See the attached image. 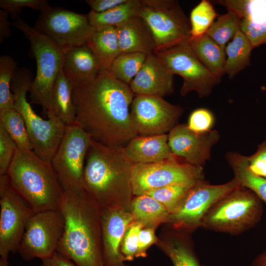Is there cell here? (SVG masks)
<instances>
[{
  "mask_svg": "<svg viewBox=\"0 0 266 266\" xmlns=\"http://www.w3.org/2000/svg\"><path fill=\"white\" fill-rule=\"evenodd\" d=\"M135 96L110 72H101L92 82L72 88L76 123L94 140L124 147L138 135L130 118Z\"/></svg>",
  "mask_w": 266,
  "mask_h": 266,
  "instance_id": "cell-1",
  "label": "cell"
},
{
  "mask_svg": "<svg viewBox=\"0 0 266 266\" xmlns=\"http://www.w3.org/2000/svg\"><path fill=\"white\" fill-rule=\"evenodd\" d=\"M96 208L95 200L85 191L80 194L64 191L59 210L65 227L57 252L77 266H104Z\"/></svg>",
  "mask_w": 266,
  "mask_h": 266,
  "instance_id": "cell-2",
  "label": "cell"
},
{
  "mask_svg": "<svg viewBox=\"0 0 266 266\" xmlns=\"http://www.w3.org/2000/svg\"><path fill=\"white\" fill-rule=\"evenodd\" d=\"M6 174L35 213L59 210L64 190L51 163L33 150L17 148Z\"/></svg>",
  "mask_w": 266,
  "mask_h": 266,
  "instance_id": "cell-3",
  "label": "cell"
},
{
  "mask_svg": "<svg viewBox=\"0 0 266 266\" xmlns=\"http://www.w3.org/2000/svg\"><path fill=\"white\" fill-rule=\"evenodd\" d=\"M133 165L123 147L105 145L92 139L84 170L85 191L101 202H107L123 189L132 191Z\"/></svg>",
  "mask_w": 266,
  "mask_h": 266,
  "instance_id": "cell-4",
  "label": "cell"
},
{
  "mask_svg": "<svg viewBox=\"0 0 266 266\" xmlns=\"http://www.w3.org/2000/svg\"><path fill=\"white\" fill-rule=\"evenodd\" d=\"M33 81L29 69L17 68L11 84L14 107L24 120L33 151L42 160L51 163L66 125L53 113L48 114L47 119H44L34 111L27 97Z\"/></svg>",
  "mask_w": 266,
  "mask_h": 266,
  "instance_id": "cell-5",
  "label": "cell"
},
{
  "mask_svg": "<svg viewBox=\"0 0 266 266\" xmlns=\"http://www.w3.org/2000/svg\"><path fill=\"white\" fill-rule=\"evenodd\" d=\"M262 200L250 190L239 186L217 201L204 216L201 227L237 234L255 226L263 214Z\"/></svg>",
  "mask_w": 266,
  "mask_h": 266,
  "instance_id": "cell-6",
  "label": "cell"
},
{
  "mask_svg": "<svg viewBox=\"0 0 266 266\" xmlns=\"http://www.w3.org/2000/svg\"><path fill=\"white\" fill-rule=\"evenodd\" d=\"M11 24L29 40L32 53L36 60V75L29 91L32 102L40 105L47 114L52 113V91L62 67L65 51L19 17Z\"/></svg>",
  "mask_w": 266,
  "mask_h": 266,
  "instance_id": "cell-7",
  "label": "cell"
},
{
  "mask_svg": "<svg viewBox=\"0 0 266 266\" xmlns=\"http://www.w3.org/2000/svg\"><path fill=\"white\" fill-rule=\"evenodd\" d=\"M140 1L139 16L145 22L153 35L155 52L167 49L190 38V20L177 0Z\"/></svg>",
  "mask_w": 266,
  "mask_h": 266,
  "instance_id": "cell-8",
  "label": "cell"
},
{
  "mask_svg": "<svg viewBox=\"0 0 266 266\" xmlns=\"http://www.w3.org/2000/svg\"><path fill=\"white\" fill-rule=\"evenodd\" d=\"M92 138L77 123L66 125L51 164L65 192H84V170Z\"/></svg>",
  "mask_w": 266,
  "mask_h": 266,
  "instance_id": "cell-9",
  "label": "cell"
},
{
  "mask_svg": "<svg viewBox=\"0 0 266 266\" xmlns=\"http://www.w3.org/2000/svg\"><path fill=\"white\" fill-rule=\"evenodd\" d=\"M189 38L154 53L173 75L182 77L181 96L184 97L195 91L202 98L212 92L221 79L212 74L199 61L190 46Z\"/></svg>",
  "mask_w": 266,
  "mask_h": 266,
  "instance_id": "cell-10",
  "label": "cell"
},
{
  "mask_svg": "<svg viewBox=\"0 0 266 266\" xmlns=\"http://www.w3.org/2000/svg\"><path fill=\"white\" fill-rule=\"evenodd\" d=\"M0 258L17 252L27 223L35 213L15 190L7 175H0Z\"/></svg>",
  "mask_w": 266,
  "mask_h": 266,
  "instance_id": "cell-11",
  "label": "cell"
},
{
  "mask_svg": "<svg viewBox=\"0 0 266 266\" xmlns=\"http://www.w3.org/2000/svg\"><path fill=\"white\" fill-rule=\"evenodd\" d=\"M34 29L65 51L86 45L95 30L87 14L60 7H50L40 12Z\"/></svg>",
  "mask_w": 266,
  "mask_h": 266,
  "instance_id": "cell-12",
  "label": "cell"
},
{
  "mask_svg": "<svg viewBox=\"0 0 266 266\" xmlns=\"http://www.w3.org/2000/svg\"><path fill=\"white\" fill-rule=\"evenodd\" d=\"M178 160L154 164H133L130 175L132 193L138 196L167 185H194L204 179L202 167Z\"/></svg>",
  "mask_w": 266,
  "mask_h": 266,
  "instance_id": "cell-13",
  "label": "cell"
},
{
  "mask_svg": "<svg viewBox=\"0 0 266 266\" xmlns=\"http://www.w3.org/2000/svg\"><path fill=\"white\" fill-rule=\"evenodd\" d=\"M64 227L59 210L35 213L27 224L17 252L26 261L51 257L57 252Z\"/></svg>",
  "mask_w": 266,
  "mask_h": 266,
  "instance_id": "cell-14",
  "label": "cell"
},
{
  "mask_svg": "<svg viewBox=\"0 0 266 266\" xmlns=\"http://www.w3.org/2000/svg\"><path fill=\"white\" fill-rule=\"evenodd\" d=\"M183 112L179 105L173 104L163 97L135 95L130 108V118L138 135L167 134L175 126Z\"/></svg>",
  "mask_w": 266,
  "mask_h": 266,
  "instance_id": "cell-15",
  "label": "cell"
},
{
  "mask_svg": "<svg viewBox=\"0 0 266 266\" xmlns=\"http://www.w3.org/2000/svg\"><path fill=\"white\" fill-rule=\"evenodd\" d=\"M240 186L233 178L220 185H211L204 179L198 181L190 189L180 206L168 218L178 227L193 229L201 227L209 208L220 199Z\"/></svg>",
  "mask_w": 266,
  "mask_h": 266,
  "instance_id": "cell-16",
  "label": "cell"
},
{
  "mask_svg": "<svg viewBox=\"0 0 266 266\" xmlns=\"http://www.w3.org/2000/svg\"><path fill=\"white\" fill-rule=\"evenodd\" d=\"M167 134L169 147L175 156L200 167L210 159L212 148L220 137L216 130L197 133L184 124H177Z\"/></svg>",
  "mask_w": 266,
  "mask_h": 266,
  "instance_id": "cell-17",
  "label": "cell"
},
{
  "mask_svg": "<svg viewBox=\"0 0 266 266\" xmlns=\"http://www.w3.org/2000/svg\"><path fill=\"white\" fill-rule=\"evenodd\" d=\"M173 76L153 53L147 55L142 66L129 86L135 95L163 98L174 92Z\"/></svg>",
  "mask_w": 266,
  "mask_h": 266,
  "instance_id": "cell-18",
  "label": "cell"
},
{
  "mask_svg": "<svg viewBox=\"0 0 266 266\" xmlns=\"http://www.w3.org/2000/svg\"><path fill=\"white\" fill-rule=\"evenodd\" d=\"M101 226L104 266H123L119 248L125 233L133 219L132 214L118 209L103 212Z\"/></svg>",
  "mask_w": 266,
  "mask_h": 266,
  "instance_id": "cell-19",
  "label": "cell"
},
{
  "mask_svg": "<svg viewBox=\"0 0 266 266\" xmlns=\"http://www.w3.org/2000/svg\"><path fill=\"white\" fill-rule=\"evenodd\" d=\"M126 157L133 164H154L178 159L168 143V134L137 135L123 147Z\"/></svg>",
  "mask_w": 266,
  "mask_h": 266,
  "instance_id": "cell-20",
  "label": "cell"
},
{
  "mask_svg": "<svg viewBox=\"0 0 266 266\" xmlns=\"http://www.w3.org/2000/svg\"><path fill=\"white\" fill-rule=\"evenodd\" d=\"M62 69L72 88L92 82L101 73L95 56L86 45L65 51Z\"/></svg>",
  "mask_w": 266,
  "mask_h": 266,
  "instance_id": "cell-21",
  "label": "cell"
},
{
  "mask_svg": "<svg viewBox=\"0 0 266 266\" xmlns=\"http://www.w3.org/2000/svg\"><path fill=\"white\" fill-rule=\"evenodd\" d=\"M116 28L121 54L138 52L148 55L155 52L153 35L140 16L129 20Z\"/></svg>",
  "mask_w": 266,
  "mask_h": 266,
  "instance_id": "cell-22",
  "label": "cell"
},
{
  "mask_svg": "<svg viewBox=\"0 0 266 266\" xmlns=\"http://www.w3.org/2000/svg\"><path fill=\"white\" fill-rule=\"evenodd\" d=\"M86 45L95 56L100 72H110L113 62L121 54L116 27L95 29Z\"/></svg>",
  "mask_w": 266,
  "mask_h": 266,
  "instance_id": "cell-23",
  "label": "cell"
},
{
  "mask_svg": "<svg viewBox=\"0 0 266 266\" xmlns=\"http://www.w3.org/2000/svg\"><path fill=\"white\" fill-rule=\"evenodd\" d=\"M190 46L199 61L214 76L221 79L225 74L226 55L220 46L206 34L189 38Z\"/></svg>",
  "mask_w": 266,
  "mask_h": 266,
  "instance_id": "cell-24",
  "label": "cell"
},
{
  "mask_svg": "<svg viewBox=\"0 0 266 266\" xmlns=\"http://www.w3.org/2000/svg\"><path fill=\"white\" fill-rule=\"evenodd\" d=\"M72 91V88L65 75L62 67L53 87L51 106L54 114L66 125L76 123Z\"/></svg>",
  "mask_w": 266,
  "mask_h": 266,
  "instance_id": "cell-25",
  "label": "cell"
},
{
  "mask_svg": "<svg viewBox=\"0 0 266 266\" xmlns=\"http://www.w3.org/2000/svg\"><path fill=\"white\" fill-rule=\"evenodd\" d=\"M140 0H127L124 3L105 12L91 10L88 15L90 24L95 29L116 27L126 21L139 16Z\"/></svg>",
  "mask_w": 266,
  "mask_h": 266,
  "instance_id": "cell-26",
  "label": "cell"
},
{
  "mask_svg": "<svg viewBox=\"0 0 266 266\" xmlns=\"http://www.w3.org/2000/svg\"><path fill=\"white\" fill-rule=\"evenodd\" d=\"M226 158L233 170L234 178L266 203V178L257 176L247 167V156L237 152H228Z\"/></svg>",
  "mask_w": 266,
  "mask_h": 266,
  "instance_id": "cell-27",
  "label": "cell"
},
{
  "mask_svg": "<svg viewBox=\"0 0 266 266\" xmlns=\"http://www.w3.org/2000/svg\"><path fill=\"white\" fill-rule=\"evenodd\" d=\"M253 48L245 35L239 30L225 47V74L233 78L248 66Z\"/></svg>",
  "mask_w": 266,
  "mask_h": 266,
  "instance_id": "cell-28",
  "label": "cell"
},
{
  "mask_svg": "<svg viewBox=\"0 0 266 266\" xmlns=\"http://www.w3.org/2000/svg\"><path fill=\"white\" fill-rule=\"evenodd\" d=\"M131 210L133 218L143 225L163 221L169 215L161 203L146 195L138 196L134 199L132 202Z\"/></svg>",
  "mask_w": 266,
  "mask_h": 266,
  "instance_id": "cell-29",
  "label": "cell"
},
{
  "mask_svg": "<svg viewBox=\"0 0 266 266\" xmlns=\"http://www.w3.org/2000/svg\"><path fill=\"white\" fill-rule=\"evenodd\" d=\"M0 124L14 141L17 148L33 150L24 120L14 108L0 111Z\"/></svg>",
  "mask_w": 266,
  "mask_h": 266,
  "instance_id": "cell-30",
  "label": "cell"
},
{
  "mask_svg": "<svg viewBox=\"0 0 266 266\" xmlns=\"http://www.w3.org/2000/svg\"><path fill=\"white\" fill-rule=\"evenodd\" d=\"M147 55L138 52L122 53L113 62L110 72L116 79L129 86L142 66Z\"/></svg>",
  "mask_w": 266,
  "mask_h": 266,
  "instance_id": "cell-31",
  "label": "cell"
},
{
  "mask_svg": "<svg viewBox=\"0 0 266 266\" xmlns=\"http://www.w3.org/2000/svg\"><path fill=\"white\" fill-rule=\"evenodd\" d=\"M241 18L233 11L220 15L214 22L206 34L225 49V47L232 40L236 33L240 30Z\"/></svg>",
  "mask_w": 266,
  "mask_h": 266,
  "instance_id": "cell-32",
  "label": "cell"
},
{
  "mask_svg": "<svg viewBox=\"0 0 266 266\" xmlns=\"http://www.w3.org/2000/svg\"><path fill=\"white\" fill-rule=\"evenodd\" d=\"M194 185L172 184L149 191L143 195L149 196L161 203L170 215L180 206Z\"/></svg>",
  "mask_w": 266,
  "mask_h": 266,
  "instance_id": "cell-33",
  "label": "cell"
},
{
  "mask_svg": "<svg viewBox=\"0 0 266 266\" xmlns=\"http://www.w3.org/2000/svg\"><path fill=\"white\" fill-rule=\"evenodd\" d=\"M18 68L10 56L0 57V111L14 108V97L11 91V82Z\"/></svg>",
  "mask_w": 266,
  "mask_h": 266,
  "instance_id": "cell-34",
  "label": "cell"
},
{
  "mask_svg": "<svg viewBox=\"0 0 266 266\" xmlns=\"http://www.w3.org/2000/svg\"><path fill=\"white\" fill-rule=\"evenodd\" d=\"M228 10L241 19L247 18L254 23L266 27V0H225Z\"/></svg>",
  "mask_w": 266,
  "mask_h": 266,
  "instance_id": "cell-35",
  "label": "cell"
},
{
  "mask_svg": "<svg viewBox=\"0 0 266 266\" xmlns=\"http://www.w3.org/2000/svg\"><path fill=\"white\" fill-rule=\"evenodd\" d=\"M216 16L211 3L206 0H201L190 13V38H195L206 34Z\"/></svg>",
  "mask_w": 266,
  "mask_h": 266,
  "instance_id": "cell-36",
  "label": "cell"
},
{
  "mask_svg": "<svg viewBox=\"0 0 266 266\" xmlns=\"http://www.w3.org/2000/svg\"><path fill=\"white\" fill-rule=\"evenodd\" d=\"M165 250L174 266H202L192 250L179 241H172Z\"/></svg>",
  "mask_w": 266,
  "mask_h": 266,
  "instance_id": "cell-37",
  "label": "cell"
},
{
  "mask_svg": "<svg viewBox=\"0 0 266 266\" xmlns=\"http://www.w3.org/2000/svg\"><path fill=\"white\" fill-rule=\"evenodd\" d=\"M143 224L135 221L129 226L123 239L121 253L124 261H132L136 258L139 234L143 227Z\"/></svg>",
  "mask_w": 266,
  "mask_h": 266,
  "instance_id": "cell-38",
  "label": "cell"
},
{
  "mask_svg": "<svg viewBox=\"0 0 266 266\" xmlns=\"http://www.w3.org/2000/svg\"><path fill=\"white\" fill-rule=\"evenodd\" d=\"M214 122V116L209 110L199 108L191 112L187 125L196 133H205L212 131Z\"/></svg>",
  "mask_w": 266,
  "mask_h": 266,
  "instance_id": "cell-39",
  "label": "cell"
},
{
  "mask_svg": "<svg viewBox=\"0 0 266 266\" xmlns=\"http://www.w3.org/2000/svg\"><path fill=\"white\" fill-rule=\"evenodd\" d=\"M0 6L14 19L19 17L23 8L29 7L41 12L51 7L46 0H0Z\"/></svg>",
  "mask_w": 266,
  "mask_h": 266,
  "instance_id": "cell-40",
  "label": "cell"
},
{
  "mask_svg": "<svg viewBox=\"0 0 266 266\" xmlns=\"http://www.w3.org/2000/svg\"><path fill=\"white\" fill-rule=\"evenodd\" d=\"M17 148L14 141L0 124V175L7 173Z\"/></svg>",
  "mask_w": 266,
  "mask_h": 266,
  "instance_id": "cell-41",
  "label": "cell"
},
{
  "mask_svg": "<svg viewBox=\"0 0 266 266\" xmlns=\"http://www.w3.org/2000/svg\"><path fill=\"white\" fill-rule=\"evenodd\" d=\"M240 30L253 48L266 44V27L254 23L247 18H242Z\"/></svg>",
  "mask_w": 266,
  "mask_h": 266,
  "instance_id": "cell-42",
  "label": "cell"
},
{
  "mask_svg": "<svg viewBox=\"0 0 266 266\" xmlns=\"http://www.w3.org/2000/svg\"><path fill=\"white\" fill-rule=\"evenodd\" d=\"M247 167L254 174L266 178V139L258 146L256 152L247 156Z\"/></svg>",
  "mask_w": 266,
  "mask_h": 266,
  "instance_id": "cell-43",
  "label": "cell"
},
{
  "mask_svg": "<svg viewBox=\"0 0 266 266\" xmlns=\"http://www.w3.org/2000/svg\"><path fill=\"white\" fill-rule=\"evenodd\" d=\"M156 241V237L153 229H142L139 234L138 246L136 258L146 257V250Z\"/></svg>",
  "mask_w": 266,
  "mask_h": 266,
  "instance_id": "cell-44",
  "label": "cell"
},
{
  "mask_svg": "<svg viewBox=\"0 0 266 266\" xmlns=\"http://www.w3.org/2000/svg\"><path fill=\"white\" fill-rule=\"evenodd\" d=\"M127 0H87L86 2L91 10L101 13L111 9L123 3Z\"/></svg>",
  "mask_w": 266,
  "mask_h": 266,
  "instance_id": "cell-45",
  "label": "cell"
},
{
  "mask_svg": "<svg viewBox=\"0 0 266 266\" xmlns=\"http://www.w3.org/2000/svg\"><path fill=\"white\" fill-rule=\"evenodd\" d=\"M42 261V266H77L66 257L55 253L51 257Z\"/></svg>",
  "mask_w": 266,
  "mask_h": 266,
  "instance_id": "cell-46",
  "label": "cell"
},
{
  "mask_svg": "<svg viewBox=\"0 0 266 266\" xmlns=\"http://www.w3.org/2000/svg\"><path fill=\"white\" fill-rule=\"evenodd\" d=\"M8 13L4 10H0V42L9 37L11 31L10 23L8 20Z\"/></svg>",
  "mask_w": 266,
  "mask_h": 266,
  "instance_id": "cell-47",
  "label": "cell"
},
{
  "mask_svg": "<svg viewBox=\"0 0 266 266\" xmlns=\"http://www.w3.org/2000/svg\"><path fill=\"white\" fill-rule=\"evenodd\" d=\"M252 266H266V250L262 252L253 260Z\"/></svg>",
  "mask_w": 266,
  "mask_h": 266,
  "instance_id": "cell-48",
  "label": "cell"
},
{
  "mask_svg": "<svg viewBox=\"0 0 266 266\" xmlns=\"http://www.w3.org/2000/svg\"><path fill=\"white\" fill-rule=\"evenodd\" d=\"M0 266H9L8 259L0 258Z\"/></svg>",
  "mask_w": 266,
  "mask_h": 266,
  "instance_id": "cell-49",
  "label": "cell"
}]
</instances>
